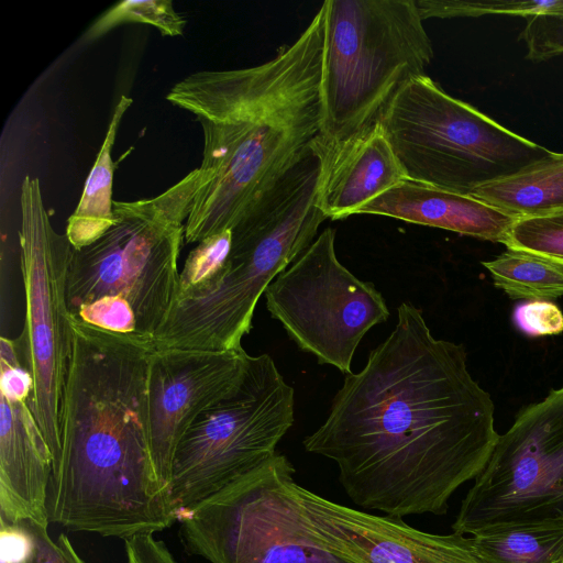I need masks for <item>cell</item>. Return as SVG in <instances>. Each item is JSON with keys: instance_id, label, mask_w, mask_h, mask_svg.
<instances>
[{"instance_id": "1", "label": "cell", "mask_w": 563, "mask_h": 563, "mask_svg": "<svg viewBox=\"0 0 563 563\" xmlns=\"http://www.w3.org/2000/svg\"><path fill=\"white\" fill-rule=\"evenodd\" d=\"M494 401L462 344L435 339L411 302L362 371L345 376L324 422L302 443L332 460L360 507L402 518L443 515L499 439Z\"/></svg>"}, {"instance_id": "2", "label": "cell", "mask_w": 563, "mask_h": 563, "mask_svg": "<svg viewBox=\"0 0 563 563\" xmlns=\"http://www.w3.org/2000/svg\"><path fill=\"white\" fill-rule=\"evenodd\" d=\"M70 325L48 520L124 540L163 531L177 518L150 445L147 377L154 343L73 320Z\"/></svg>"}, {"instance_id": "3", "label": "cell", "mask_w": 563, "mask_h": 563, "mask_svg": "<svg viewBox=\"0 0 563 563\" xmlns=\"http://www.w3.org/2000/svg\"><path fill=\"white\" fill-rule=\"evenodd\" d=\"M324 11L269 60L200 70L177 81L166 100L195 115L203 135L199 166L210 177L192 203L185 242L231 230L245 211L321 135Z\"/></svg>"}, {"instance_id": "4", "label": "cell", "mask_w": 563, "mask_h": 563, "mask_svg": "<svg viewBox=\"0 0 563 563\" xmlns=\"http://www.w3.org/2000/svg\"><path fill=\"white\" fill-rule=\"evenodd\" d=\"M210 177L195 168L155 197L113 202V224L73 250L66 302L73 321L154 340L175 303L185 225Z\"/></svg>"}, {"instance_id": "5", "label": "cell", "mask_w": 563, "mask_h": 563, "mask_svg": "<svg viewBox=\"0 0 563 563\" xmlns=\"http://www.w3.org/2000/svg\"><path fill=\"white\" fill-rule=\"evenodd\" d=\"M323 152L306 156L265 191L231 229V247L206 290L177 298L156 350H242L256 303L268 285L316 239L328 219L319 207Z\"/></svg>"}, {"instance_id": "6", "label": "cell", "mask_w": 563, "mask_h": 563, "mask_svg": "<svg viewBox=\"0 0 563 563\" xmlns=\"http://www.w3.org/2000/svg\"><path fill=\"white\" fill-rule=\"evenodd\" d=\"M320 141L334 147L373 124L433 58L416 0H325Z\"/></svg>"}, {"instance_id": "7", "label": "cell", "mask_w": 563, "mask_h": 563, "mask_svg": "<svg viewBox=\"0 0 563 563\" xmlns=\"http://www.w3.org/2000/svg\"><path fill=\"white\" fill-rule=\"evenodd\" d=\"M377 120L407 179L463 195L553 154L448 95L426 74L404 82Z\"/></svg>"}, {"instance_id": "8", "label": "cell", "mask_w": 563, "mask_h": 563, "mask_svg": "<svg viewBox=\"0 0 563 563\" xmlns=\"http://www.w3.org/2000/svg\"><path fill=\"white\" fill-rule=\"evenodd\" d=\"M294 473L276 453L180 514L186 551L210 563H362L312 525L289 488Z\"/></svg>"}, {"instance_id": "9", "label": "cell", "mask_w": 563, "mask_h": 563, "mask_svg": "<svg viewBox=\"0 0 563 563\" xmlns=\"http://www.w3.org/2000/svg\"><path fill=\"white\" fill-rule=\"evenodd\" d=\"M295 421V390L268 354L247 356L232 388L205 410L176 449V517L273 457Z\"/></svg>"}, {"instance_id": "10", "label": "cell", "mask_w": 563, "mask_h": 563, "mask_svg": "<svg viewBox=\"0 0 563 563\" xmlns=\"http://www.w3.org/2000/svg\"><path fill=\"white\" fill-rule=\"evenodd\" d=\"M20 211L25 318L14 342L32 377V409L54 464L60 450V407L71 352L66 278L74 247L65 233L54 229L38 178H23Z\"/></svg>"}, {"instance_id": "11", "label": "cell", "mask_w": 563, "mask_h": 563, "mask_svg": "<svg viewBox=\"0 0 563 563\" xmlns=\"http://www.w3.org/2000/svg\"><path fill=\"white\" fill-rule=\"evenodd\" d=\"M563 522V387L525 408L462 500L453 532Z\"/></svg>"}, {"instance_id": "12", "label": "cell", "mask_w": 563, "mask_h": 563, "mask_svg": "<svg viewBox=\"0 0 563 563\" xmlns=\"http://www.w3.org/2000/svg\"><path fill=\"white\" fill-rule=\"evenodd\" d=\"M266 308L297 346L319 364L350 374L354 353L371 328L389 317L373 283L338 258L335 231L325 228L264 292Z\"/></svg>"}, {"instance_id": "13", "label": "cell", "mask_w": 563, "mask_h": 563, "mask_svg": "<svg viewBox=\"0 0 563 563\" xmlns=\"http://www.w3.org/2000/svg\"><path fill=\"white\" fill-rule=\"evenodd\" d=\"M242 350H156L147 377L150 445L159 481L170 489L174 455L195 420L238 382Z\"/></svg>"}, {"instance_id": "14", "label": "cell", "mask_w": 563, "mask_h": 563, "mask_svg": "<svg viewBox=\"0 0 563 563\" xmlns=\"http://www.w3.org/2000/svg\"><path fill=\"white\" fill-rule=\"evenodd\" d=\"M0 367V519L47 527L53 459L32 409V377L4 336Z\"/></svg>"}, {"instance_id": "15", "label": "cell", "mask_w": 563, "mask_h": 563, "mask_svg": "<svg viewBox=\"0 0 563 563\" xmlns=\"http://www.w3.org/2000/svg\"><path fill=\"white\" fill-rule=\"evenodd\" d=\"M289 488L320 533L362 563H486L471 537L429 533L401 518L336 504L300 486L294 477Z\"/></svg>"}, {"instance_id": "16", "label": "cell", "mask_w": 563, "mask_h": 563, "mask_svg": "<svg viewBox=\"0 0 563 563\" xmlns=\"http://www.w3.org/2000/svg\"><path fill=\"white\" fill-rule=\"evenodd\" d=\"M321 144L318 203L327 218L357 214L366 203L406 179L378 120L334 147Z\"/></svg>"}, {"instance_id": "17", "label": "cell", "mask_w": 563, "mask_h": 563, "mask_svg": "<svg viewBox=\"0 0 563 563\" xmlns=\"http://www.w3.org/2000/svg\"><path fill=\"white\" fill-rule=\"evenodd\" d=\"M379 214L503 243L519 219L471 195L404 179L362 207L357 214Z\"/></svg>"}, {"instance_id": "18", "label": "cell", "mask_w": 563, "mask_h": 563, "mask_svg": "<svg viewBox=\"0 0 563 563\" xmlns=\"http://www.w3.org/2000/svg\"><path fill=\"white\" fill-rule=\"evenodd\" d=\"M471 196L517 218L563 211V153L475 188Z\"/></svg>"}, {"instance_id": "19", "label": "cell", "mask_w": 563, "mask_h": 563, "mask_svg": "<svg viewBox=\"0 0 563 563\" xmlns=\"http://www.w3.org/2000/svg\"><path fill=\"white\" fill-rule=\"evenodd\" d=\"M133 100L121 96L111 117L107 134L85 183L79 203L68 218L66 232L75 250L90 245L113 224L112 181L114 163L111 151L123 114Z\"/></svg>"}, {"instance_id": "20", "label": "cell", "mask_w": 563, "mask_h": 563, "mask_svg": "<svg viewBox=\"0 0 563 563\" xmlns=\"http://www.w3.org/2000/svg\"><path fill=\"white\" fill-rule=\"evenodd\" d=\"M471 539L486 563H563V522L506 527Z\"/></svg>"}, {"instance_id": "21", "label": "cell", "mask_w": 563, "mask_h": 563, "mask_svg": "<svg viewBox=\"0 0 563 563\" xmlns=\"http://www.w3.org/2000/svg\"><path fill=\"white\" fill-rule=\"evenodd\" d=\"M483 265L495 287L511 299L552 301L563 296V265L539 255L508 249Z\"/></svg>"}, {"instance_id": "22", "label": "cell", "mask_w": 563, "mask_h": 563, "mask_svg": "<svg viewBox=\"0 0 563 563\" xmlns=\"http://www.w3.org/2000/svg\"><path fill=\"white\" fill-rule=\"evenodd\" d=\"M124 23H145L156 27L162 35L180 36L187 21L169 0H124L100 15L86 32L85 38L97 40Z\"/></svg>"}, {"instance_id": "23", "label": "cell", "mask_w": 563, "mask_h": 563, "mask_svg": "<svg viewBox=\"0 0 563 563\" xmlns=\"http://www.w3.org/2000/svg\"><path fill=\"white\" fill-rule=\"evenodd\" d=\"M418 11L422 18H459L481 16L484 14H510L525 19L552 11L563 4V0H492V1H464V0H416Z\"/></svg>"}, {"instance_id": "24", "label": "cell", "mask_w": 563, "mask_h": 563, "mask_svg": "<svg viewBox=\"0 0 563 563\" xmlns=\"http://www.w3.org/2000/svg\"><path fill=\"white\" fill-rule=\"evenodd\" d=\"M231 239V230H225L197 243L179 272L176 299L201 292L214 283L229 255Z\"/></svg>"}, {"instance_id": "25", "label": "cell", "mask_w": 563, "mask_h": 563, "mask_svg": "<svg viewBox=\"0 0 563 563\" xmlns=\"http://www.w3.org/2000/svg\"><path fill=\"white\" fill-rule=\"evenodd\" d=\"M504 244L563 265V211L518 219Z\"/></svg>"}, {"instance_id": "26", "label": "cell", "mask_w": 563, "mask_h": 563, "mask_svg": "<svg viewBox=\"0 0 563 563\" xmlns=\"http://www.w3.org/2000/svg\"><path fill=\"white\" fill-rule=\"evenodd\" d=\"M521 38L530 60L542 62L563 54V4L526 18Z\"/></svg>"}, {"instance_id": "27", "label": "cell", "mask_w": 563, "mask_h": 563, "mask_svg": "<svg viewBox=\"0 0 563 563\" xmlns=\"http://www.w3.org/2000/svg\"><path fill=\"white\" fill-rule=\"evenodd\" d=\"M516 327L529 336L563 332V311L552 301L530 300L518 305L512 314Z\"/></svg>"}, {"instance_id": "28", "label": "cell", "mask_w": 563, "mask_h": 563, "mask_svg": "<svg viewBox=\"0 0 563 563\" xmlns=\"http://www.w3.org/2000/svg\"><path fill=\"white\" fill-rule=\"evenodd\" d=\"M19 523L31 539L30 552L22 563H86L64 533L53 541L47 533V527L29 520Z\"/></svg>"}, {"instance_id": "29", "label": "cell", "mask_w": 563, "mask_h": 563, "mask_svg": "<svg viewBox=\"0 0 563 563\" xmlns=\"http://www.w3.org/2000/svg\"><path fill=\"white\" fill-rule=\"evenodd\" d=\"M128 563H177L166 544L151 533L124 540Z\"/></svg>"}, {"instance_id": "30", "label": "cell", "mask_w": 563, "mask_h": 563, "mask_svg": "<svg viewBox=\"0 0 563 563\" xmlns=\"http://www.w3.org/2000/svg\"><path fill=\"white\" fill-rule=\"evenodd\" d=\"M0 532V556L8 563H22L31 549L27 531L20 523H9L3 519Z\"/></svg>"}, {"instance_id": "31", "label": "cell", "mask_w": 563, "mask_h": 563, "mask_svg": "<svg viewBox=\"0 0 563 563\" xmlns=\"http://www.w3.org/2000/svg\"><path fill=\"white\" fill-rule=\"evenodd\" d=\"M0 561H1V563H8V562H5V561H2V560H0Z\"/></svg>"}]
</instances>
